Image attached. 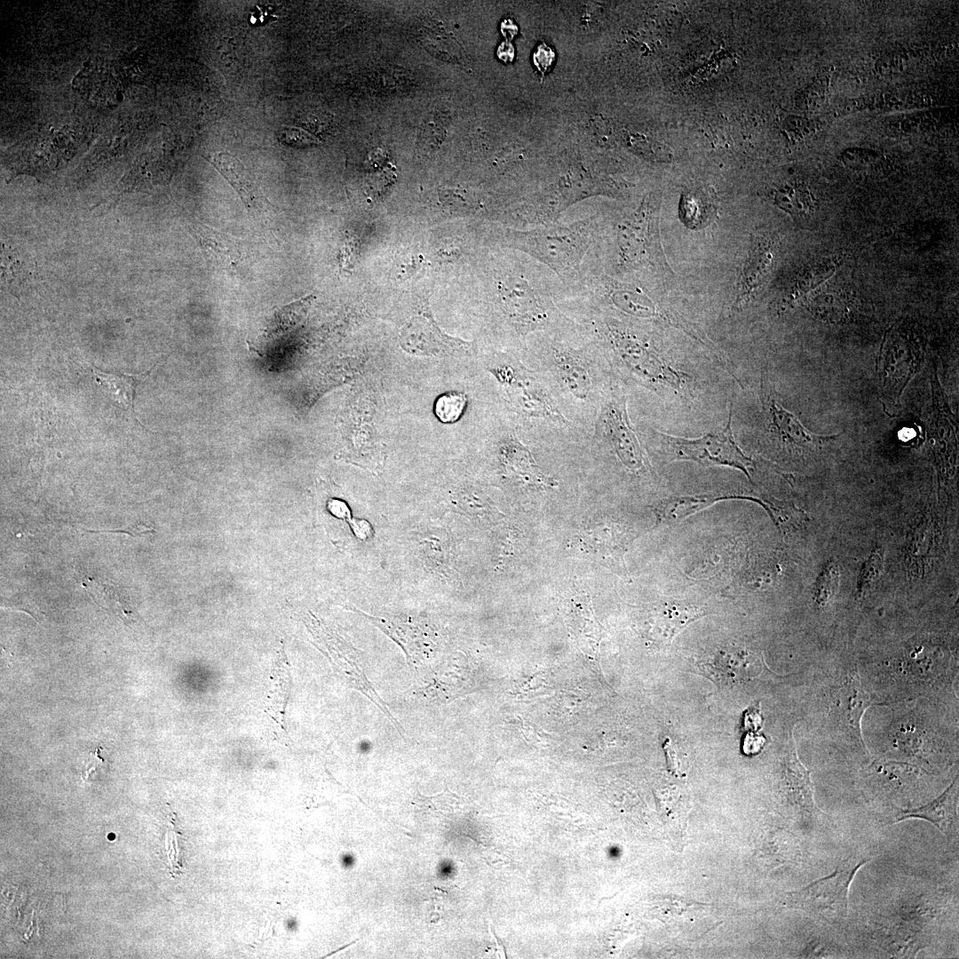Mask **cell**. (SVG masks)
Here are the masks:
<instances>
[{
  "instance_id": "obj_38",
  "label": "cell",
  "mask_w": 959,
  "mask_h": 959,
  "mask_svg": "<svg viewBox=\"0 0 959 959\" xmlns=\"http://www.w3.org/2000/svg\"><path fill=\"white\" fill-rule=\"evenodd\" d=\"M348 521L356 536L361 539H364L368 536L369 532V525L365 520L349 519Z\"/></svg>"
},
{
  "instance_id": "obj_5",
  "label": "cell",
  "mask_w": 959,
  "mask_h": 959,
  "mask_svg": "<svg viewBox=\"0 0 959 959\" xmlns=\"http://www.w3.org/2000/svg\"><path fill=\"white\" fill-rule=\"evenodd\" d=\"M597 330L618 366L633 378L648 386L678 383V373L669 368L656 351L631 329L604 321L597 325Z\"/></svg>"
},
{
  "instance_id": "obj_35",
  "label": "cell",
  "mask_w": 959,
  "mask_h": 959,
  "mask_svg": "<svg viewBox=\"0 0 959 959\" xmlns=\"http://www.w3.org/2000/svg\"><path fill=\"white\" fill-rule=\"evenodd\" d=\"M877 158L871 153L850 152L844 156V162L851 168L869 169L876 162Z\"/></svg>"
},
{
  "instance_id": "obj_22",
  "label": "cell",
  "mask_w": 959,
  "mask_h": 959,
  "mask_svg": "<svg viewBox=\"0 0 959 959\" xmlns=\"http://www.w3.org/2000/svg\"><path fill=\"white\" fill-rule=\"evenodd\" d=\"M869 703L870 698L864 691L857 672L847 676L838 691L836 705L844 722L859 733L862 714Z\"/></svg>"
},
{
  "instance_id": "obj_14",
  "label": "cell",
  "mask_w": 959,
  "mask_h": 959,
  "mask_svg": "<svg viewBox=\"0 0 959 959\" xmlns=\"http://www.w3.org/2000/svg\"><path fill=\"white\" fill-rule=\"evenodd\" d=\"M208 161L237 192L248 212L258 220L267 221L270 203L261 194L245 166L226 152H218Z\"/></svg>"
},
{
  "instance_id": "obj_29",
  "label": "cell",
  "mask_w": 959,
  "mask_h": 959,
  "mask_svg": "<svg viewBox=\"0 0 959 959\" xmlns=\"http://www.w3.org/2000/svg\"><path fill=\"white\" fill-rule=\"evenodd\" d=\"M683 221L690 227H701L710 219L712 204L701 194L691 192L682 197L680 205Z\"/></svg>"
},
{
  "instance_id": "obj_31",
  "label": "cell",
  "mask_w": 959,
  "mask_h": 959,
  "mask_svg": "<svg viewBox=\"0 0 959 959\" xmlns=\"http://www.w3.org/2000/svg\"><path fill=\"white\" fill-rule=\"evenodd\" d=\"M447 117L440 113H432L423 123L419 134V146L423 149H433L439 147L446 137Z\"/></svg>"
},
{
  "instance_id": "obj_33",
  "label": "cell",
  "mask_w": 959,
  "mask_h": 959,
  "mask_svg": "<svg viewBox=\"0 0 959 959\" xmlns=\"http://www.w3.org/2000/svg\"><path fill=\"white\" fill-rule=\"evenodd\" d=\"M554 59V51L544 43L539 44L533 53V62L542 75L549 71Z\"/></svg>"
},
{
  "instance_id": "obj_12",
  "label": "cell",
  "mask_w": 959,
  "mask_h": 959,
  "mask_svg": "<svg viewBox=\"0 0 959 959\" xmlns=\"http://www.w3.org/2000/svg\"><path fill=\"white\" fill-rule=\"evenodd\" d=\"M190 231L210 266L239 278L247 275L249 255L240 240L205 225H193Z\"/></svg>"
},
{
  "instance_id": "obj_18",
  "label": "cell",
  "mask_w": 959,
  "mask_h": 959,
  "mask_svg": "<svg viewBox=\"0 0 959 959\" xmlns=\"http://www.w3.org/2000/svg\"><path fill=\"white\" fill-rule=\"evenodd\" d=\"M707 614L706 608L685 601H667L654 614L653 636L660 644H670L688 624Z\"/></svg>"
},
{
  "instance_id": "obj_7",
  "label": "cell",
  "mask_w": 959,
  "mask_h": 959,
  "mask_svg": "<svg viewBox=\"0 0 959 959\" xmlns=\"http://www.w3.org/2000/svg\"><path fill=\"white\" fill-rule=\"evenodd\" d=\"M732 412L720 430L697 439H685L659 432L653 433L670 460H691L704 466L723 465L738 469L750 480L753 461L739 448L732 432Z\"/></svg>"
},
{
  "instance_id": "obj_20",
  "label": "cell",
  "mask_w": 959,
  "mask_h": 959,
  "mask_svg": "<svg viewBox=\"0 0 959 959\" xmlns=\"http://www.w3.org/2000/svg\"><path fill=\"white\" fill-rule=\"evenodd\" d=\"M734 498L749 499L745 496L721 494L669 497L662 500L654 508L657 524H676L718 501Z\"/></svg>"
},
{
  "instance_id": "obj_27",
  "label": "cell",
  "mask_w": 959,
  "mask_h": 959,
  "mask_svg": "<svg viewBox=\"0 0 959 959\" xmlns=\"http://www.w3.org/2000/svg\"><path fill=\"white\" fill-rule=\"evenodd\" d=\"M83 585L98 605L102 607L104 605H108L110 609L121 617L123 622H127L132 616L133 613L127 608L118 586L110 582H100L91 578L83 583Z\"/></svg>"
},
{
  "instance_id": "obj_30",
  "label": "cell",
  "mask_w": 959,
  "mask_h": 959,
  "mask_svg": "<svg viewBox=\"0 0 959 959\" xmlns=\"http://www.w3.org/2000/svg\"><path fill=\"white\" fill-rule=\"evenodd\" d=\"M466 402V395L463 392H449L444 393L435 402V415L442 423H454L463 415Z\"/></svg>"
},
{
  "instance_id": "obj_9",
  "label": "cell",
  "mask_w": 959,
  "mask_h": 959,
  "mask_svg": "<svg viewBox=\"0 0 959 959\" xmlns=\"http://www.w3.org/2000/svg\"><path fill=\"white\" fill-rule=\"evenodd\" d=\"M923 363L919 339L905 325L886 332L877 362V372L884 400L900 404V396Z\"/></svg>"
},
{
  "instance_id": "obj_37",
  "label": "cell",
  "mask_w": 959,
  "mask_h": 959,
  "mask_svg": "<svg viewBox=\"0 0 959 959\" xmlns=\"http://www.w3.org/2000/svg\"><path fill=\"white\" fill-rule=\"evenodd\" d=\"M515 51L509 41L502 43L497 49L498 58L505 63L511 62L514 59Z\"/></svg>"
},
{
  "instance_id": "obj_19",
  "label": "cell",
  "mask_w": 959,
  "mask_h": 959,
  "mask_svg": "<svg viewBox=\"0 0 959 959\" xmlns=\"http://www.w3.org/2000/svg\"><path fill=\"white\" fill-rule=\"evenodd\" d=\"M773 261V245L770 240L756 236L749 258L742 268L738 282L736 304L742 305L761 285Z\"/></svg>"
},
{
  "instance_id": "obj_3",
  "label": "cell",
  "mask_w": 959,
  "mask_h": 959,
  "mask_svg": "<svg viewBox=\"0 0 959 959\" xmlns=\"http://www.w3.org/2000/svg\"><path fill=\"white\" fill-rule=\"evenodd\" d=\"M544 374L554 388L572 404L588 408L599 402L603 392L597 391V378L590 348H574L556 338L542 346L539 355Z\"/></svg>"
},
{
  "instance_id": "obj_8",
  "label": "cell",
  "mask_w": 959,
  "mask_h": 959,
  "mask_svg": "<svg viewBox=\"0 0 959 959\" xmlns=\"http://www.w3.org/2000/svg\"><path fill=\"white\" fill-rule=\"evenodd\" d=\"M594 440L608 446L630 472L646 471L645 458L627 411L626 397L617 385L607 386L596 414Z\"/></svg>"
},
{
  "instance_id": "obj_16",
  "label": "cell",
  "mask_w": 959,
  "mask_h": 959,
  "mask_svg": "<svg viewBox=\"0 0 959 959\" xmlns=\"http://www.w3.org/2000/svg\"><path fill=\"white\" fill-rule=\"evenodd\" d=\"M74 88L89 102L112 107L121 100L122 82L117 71L108 64H90L77 74Z\"/></svg>"
},
{
  "instance_id": "obj_36",
  "label": "cell",
  "mask_w": 959,
  "mask_h": 959,
  "mask_svg": "<svg viewBox=\"0 0 959 959\" xmlns=\"http://www.w3.org/2000/svg\"><path fill=\"white\" fill-rule=\"evenodd\" d=\"M328 507H329V511L334 516H336L337 518H340V519H351L350 518V511H349L347 505L344 502L339 501V500H331V501L329 502Z\"/></svg>"
},
{
  "instance_id": "obj_41",
  "label": "cell",
  "mask_w": 959,
  "mask_h": 959,
  "mask_svg": "<svg viewBox=\"0 0 959 959\" xmlns=\"http://www.w3.org/2000/svg\"><path fill=\"white\" fill-rule=\"evenodd\" d=\"M110 835H111V834H109V836H108V838H109V839H110V838H111V839H114V838H115V836H110Z\"/></svg>"
},
{
  "instance_id": "obj_15",
  "label": "cell",
  "mask_w": 959,
  "mask_h": 959,
  "mask_svg": "<svg viewBox=\"0 0 959 959\" xmlns=\"http://www.w3.org/2000/svg\"><path fill=\"white\" fill-rule=\"evenodd\" d=\"M501 456L506 472L519 486L541 490L557 487L558 481L541 470L528 447L519 438L507 439Z\"/></svg>"
},
{
  "instance_id": "obj_26",
  "label": "cell",
  "mask_w": 959,
  "mask_h": 959,
  "mask_svg": "<svg viewBox=\"0 0 959 959\" xmlns=\"http://www.w3.org/2000/svg\"><path fill=\"white\" fill-rule=\"evenodd\" d=\"M608 295L614 306L630 315L668 320V315L657 308L649 298L636 292L616 289Z\"/></svg>"
},
{
  "instance_id": "obj_13",
  "label": "cell",
  "mask_w": 959,
  "mask_h": 959,
  "mask_svg": "<svg viewBox=\"0 0 959 959\" xmlns=\"http://www.w3.org/2000/svg\"><path fill=\"white\" fill-rule=\"evenodd\" d=\"M763 410L771 436L786 447L795 448H815L826 440L836 438L820 436L806 429L799 419L786 410L774 397L770 385L762 382Z\"/></svg>"
},
{
  "instance_id": "obj_4",
  "label": "cell",
  "mask_w": 959,
  "mask_h": 959,
  "mask_svg": "<svg viewBox=\"0 0 959 959\" xmlns=\"http://www.w3.org/2000/svg\"><path fill=\"white\" fill-rule=\"evenodd\" d=\"M500 308L518 337L554 326L560 318L554 305L519 271H509L497 282Z\"/></svg>"
},
{
  "instance_id": "obj_17",
  "label": "cell",
  "mask_w": 959,
  "mask_h": 959,
  "mask_svg": "<svg viewBox=\"0 0 959 959\" xmlns=\"http://www.w3.org/2000/svg\"><path fill=\"white\" fill-rule=\"evenodd\" d=\"M932 412L931 439L934 451L940 462H947L957 451V432L955 416L947 404L946 394L939 382L936 371L931 374Z\"/></svg>"
},
{
  "instance_id": "obj_34",
  "label": "cell",
  "mask_w": 959,
  "mask_h": 959,
  "mask_svg": "<svg viewBox=\"0 0 959 959\" xmlns=\"http://www.w3.org/2000/svg\"><path fill=\"white\" fill-rule=\"evenodd\" d=\"M837 584V574L836 569L826 570L822 576L820 578V582L817 586V598L820 600L826 601L828 598Z\"/></svg>"
},
{
  "instance_id": "obj_23",
  "label": "cell",
  "mask_w": 959,
  "mask_h": 959,
  "mask_svg": "<svg viewBox=\"0 0 959 959\" xmlns=\"http://www.w3.org/2000/svg\"><path fill=\"white\" fill-rule=\"evenodd\" d=\"M2 281L12 293L25 290L33 280L34 266L24 254L3 243L1 255Z\"/></svg>"
},
{
  "instance_id": "obj_11",
  "label": "cell",
  "mask_w": 959,
  "mask_h": 959,
  "mask_svg": "<svg viewBox=\"0 0 959 959\" xmlns=\"http://www.w3.org/2000/svg\"><path fill=\"white\" fill-rule=\"evenodd\" d=\"M700 673L718 687H733L756 678L761 671L760 656L744 645H727L697 662Z\"/></svg>"
},
{
  "instance_id": "obj_10",
  "label": "cell",
  "mask_w": 959,
  "mask_h": 959,
  "mask_svg": "<svg viewBox=\"0 0 959 959\" xmlns=\"http://www.w3.org/2000/svg\"><path fill=\"white\" fill-rule=\"evenodd\" d=\"M867 860L836 869L831 875L812 882L804 888L789 892V907L804 910L829 923L841 921L848 914V892L858 869Z\"/></svg>"
},
{
  "instance_id": "obj_21",
  "label": "cell",
  "mask_w": 959,
  "mask_h": 959,
  "mask_svg": "<svg viewBox=\"0 0 959 959\" xmlns=\"http://www.w3.org/2000/svg\"><path fill=\"white\" fill-rule=\"evenodd\" d=\"M96 383L106 389L111 398L125 409L134 410V398L137 387L145 380L149 372L143 374H119L105 372L88 365Z\"/></svg>"
},
{
  "instance_id": "obj_24",
  "label": "cell",
  "mask_w": 959,
  "mask_h": 959,
  "mask_svg": "<svg viewBox=\"0 0 959 959\" xmlns=\"http://www.w3.org/2000/svg\"><path fill=\"white\" fill-rule=\"evenodd\" d=\"M606 530V533L598 534L600 540L598 555L605 566L619 574L626 575L623 555L633 539L631 533L616 525H611Z\"/></svg>"
},
{
  "instance_id": "obj_40",
  "label": "cell",
  "mask_w": 959,
  "mask_h": 959,
  "mask_svg": "<svg viewBox=\"0 0 959 959\" xmlns=\"http://www.w3.org/2000/svg\"><path fill=\"white\" fill-rule=\"evenodd\" d=\"M109 532H120V533L128 534V535H130L131 536H139V535H141L143 534L152 532V528H148L147 526H146V525L137 524V525L129 526V527H125L123 529L113 530V531H109Z\"/></svg>"
},
{
  "instance_id": "obj_1",
  "label": "cell",
  "mask_w": 959,
  "mask_h": 959,
  "mask_svg": "<svg viewBox=\"0 0 959 959\" xmlns=\"http://www.w3.org/2000/svg\"><path fill=\"white\" fill-rule=\"evenodd\" d=\"M594 224L590 218L568 226L546 225L511 234L512 244L536 258L564 281L578 276L583 260L591 248Z\"/></svg>"
},
{
  "instance_id": "obj_32",
  "label": "cell",
  "mask_w": 959,
  "mask_h": 959,
  "mask_svg": "<svg viewBox=\"0 0 959 959\" xmlns=\"http://www.w3.org/2000/svg\"><path fill=\"white\" fill-rule=\"evenodd\" d=\"M812 309L820 318L836 321L843 316L846 305L844 301L834 294H826L819 297Z\"/></svg>"
},
{
  "instance_id": "obj_39",
  "label": "cell",
  "mask_w": 959,
  "mask_h": 959,
  "mask_svg": "<svg viewBox=\"0 0 959 959\" xmlns=\"http://www.w3.org/2000/svg\"><path fill=\"white\" fill-rule=\"evenodd\" d=\"M501 31L505 37L506 41H511L518 33V26L510 19H507L502 22Z\"/></svg>"
},
{
  "instance_id": "obj_28",
  "label": "cell",
  "mask_w": 959,
  "mask_h": 959,
  "mask_svg": "<svg viewBox=\"0 0 959 959\" xmlns=\"http://www.w3.org/2000/svg\"><path fill=\"white\" fill-rule=\"evenodd\" d=\"M775 202L784 211L794 218L809 215L814 209V202L810 191L801 186L783 187L775 194Z\"/></svg>"
},
{
  "instance_id": "obj_2",
  "label": "cell",
  "mask_w": 959,
  "mask_h": 959,
  "mask_svg": "<svg viewBox=\"0 0 959 959\" xmlns=\"http://www.w3.org/2000/svg\"><path fill=\"white\" fill-rule=\"evenodd\" d=\"M503 384L511 409L519 423L562 429L570 421L565 416L554 392L546 379L529 369L518 358H509L494 369Z\"/></svg>"
},
{
  "instance_id": "obj_25",
  "label": "cell",
  "mask_w": 959,
  "mask_h": 959,
  "mask_svg": "<svg viewBox=\"0 0 959 959\" xmlns=\"http://www.w3.org/2000/svg\"><path fill=\"white\" fill-rule=\"evenodd\" d=\"M914 818L926 820L940 830H947L955 818L954 800L950 793V788L942 796L925 806L901 812L897 821Z\"/></svg>"
},
{
  "instance_id": "obj_6",
  "label": "cell",
  "mask_w": 959,
  "mask_h": 959,
  "mask_svg": "<svg viewBox=\"0 0 959 959\" xmlns=\"http://www.w3.org/2000/svg\"><path fill=\"white\" fill-rule=\"evenodd\" d=\"M658 202L653 195L617 227V243L621 264L635 269L651 266L668 269L658 230Z\"/></svg>"
}]
</instances>
